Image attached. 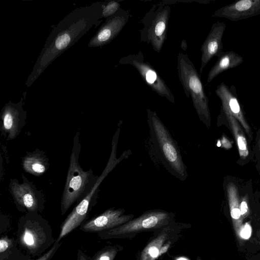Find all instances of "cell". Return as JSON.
Segmentation results:
<instances>
[{"mask_svg":"<svg viewBox=\"0 0 260 260\" xmlns=\"http://www.w3.org/2000/svg\"><path fill=\"white\" fill-rule=\"evenodd\" d=\"M103 3L76 8L52 29L39 55L26 85L29 87L49 65L81 38L102 18Z\"/></svg>","mask_w":260,"mask_h":260,"instance_id":"1","label":"cell"},{"mask_svg":"<svg viewBox=\"0 0 260 260\" xmlns=\"http://www.w3.org/2000/svg\"><path fill=\"white\" fill-rule=\"evenodd\" d=\"M147 115L149 140L156 157L172 175L185 180L188 177L187 167L176 141L155 111L147 109Z\"/></svg>","mask_w":260,"mask_h":260,"instance_id":"2","label":"cell"},{"mask_svg":"<svg viewBox=\"0 0 260 260\" xmlns=\"http://www.w3.org/2000/svg\"><path fill=\"white\" fill-rule=\"evenodd\" d=\"M56 240L48 222L38 212H27L19 219L16 241L28 257L41 256Z\"/></svg>","mask_w":260,"mask_h":260,"instance_id":"3","label":"cell"},{"mask_svg":"<svg viewBox=\"0 0 260 260\" xmlns=\"http://www.w3.org/2000/svg\"><path fill=\"white\" fill-rule=\"evenodd\" d=\"M81 148L79 133L77 132L74 139L69 167L60 201L62 215L75 203L81 200L86 195L98 177L94 175L91 169L85 171L80 166L79 157Z\"/></svg>","mask_w":260,"mask_h":260,"instance_id":"4","label":"cell"},{"mask_svg":"<svg viewBox=\"0 0 260 260\" xmlns=\"http://www.w3.org/2000/svg\"><path fill=\"white\" fill-rule=\"evenodd\" d=\"M177 61L178 78L186 98L190 96L200 119L210 126L209 101L200 75L187 54L179 52Z\"/></svg>","mask_w":260,"mask_h":260,"instance_id":"5","label":"cell"},{"mask_svg":"<svg viewBox=\"0 0 260 260\" xmlns=\"http://www.w3.org/2000/svg\"><path fill=\"white\" fill-rule=\"evenodd\" d=\"M175 214L161 209L149 210L139 216L113 229L98 233L104 240L133 239L141 232H153L175 221Z\"/></svg>","mask_w":260,"mask_h":260,"instance_id":"6","label":"cell"},{"mask_svg":"<svg viewBox=\"0 0 260 260\" xmlns=\"http://www.w3.org/2000/svg\"><path fill=\"white\" fill-rule=\"evenodd\" d=\"M170 14L169 5L158 3L152 6L142 20L140 41L151 45L157 53L161 50L167 39Z\"/></svg>","mask_w":260,"mask_h":260,"instance_id":"7","label":"cell"},{"mask_svg":"<svg viewBox=\"0 0 260 260\" xmlns=\"http://www.w3.org/2000/svg\"><path fill=\"white\" fill-rule=\"evenodd\" d=\"M190 226L189 223L175 221L154 230L145 246L137 253L136 260H157L181 238L183 231Z\"/></svg>","mask_w":260,"mask_h":260,"instance_id":"8","label":"cell"},{"mask_svg":"<svg viewBox=\"0 0 260 260\" xmlns=\"http://www.w3.org/2000/svg\"><path fill=\"white\" fill-rule=\"evenodd\" d=\"M116 146H112L111 154L104 170L98 177L88 192L74 207L62 222L59 236L57 238L58 241H61L64 237L81 225L87 217L91 206L93 205V199L96 196L101 183L117 163V159L116 158Z\"/></svg>","mask_w":260,"mask_h":260,"instance_id":"9","label":"cell"},{"mask_svg":"<svg viewBox=\"0 0 260 260\" xmlns=\"http://www.w3.org/2000/svg\"><path fill=\"white\" fill-rule=\"evenodd\" d=\"M119 63L135 67L144 82L153 91L171 103H175V97L170 89L156 70L145 60L142 52L122 57L119 60Z\"/></svg>","mask_w":260,"mask_h":260,"instance_id":"10","label":"cell"},{"mask_svg":"<svg viewBox=\"0 0 260 260\" xmlns=\"http://www.w3.org/2000/svg\"><path fill=\"white\" fill-rule=\"evenodd\" d=\"M22 182L11 179L9 190L19 210L41 212L44 208L45 199L36 185L22 174Z\"/></svg>","mask_w":260,"mask_h":260,"instance_id":"11","label":"cell"},{"mask_svg":"<svg viewBox=\"0 0 260 260\" xmlns=\"http://www.w3.org/2000/svg\"><path fill=\"white\" fill-rule=\"evenodd\" d=\"M26 117L22 100L17 103L9 102L6 104L1 113V135L7 140L15 139L25 125Z\"/></svg>","mask_w":260,"mask_h":260,"instance_id":"12","label":"cell"},{"mask_svg":"<svg viewBox=\"0 0 260 260\" xmlns=\"http://www.w3.org/2000/svg\"><path fill=\"white\" fill-rule=\"evenodd\" d=\"M131 16L129 11L120 8L105 22L89 41V47H101L111 42L121 32Z\"/></svg>","mask_w":260,"mask_h":260,"instance_id":"13","label":"cell"},{"mask_svg":"<svg viewBox=\"0 0 260 260\" xmlns=\"http://www.w3.org/2000/svg\"><path fill=\"white\" fill-rule=\"evenodd\" d=\"M122 208H110L81 225L85 232L99 233L121 225L134 218L133 214H125Z\"/></svg>","mask_w":260,"mask_h":260,"instance_id":"14","label":"cell"},{"mask_svg":"<svg viewBox=\"0 0 260 260\" xmlns=\"http://www.w3.org/2000/svg\"><path fill=\"white\" fill-rule=\"evenodd\" d=\"M259 15L260 0H240L219 8L212 16L236 21Z\"/></svg>","mask_w":260,"mask_h":260,"instance_id":"15","label":"cell"},{"mask_svg":"<svg viewBox=\"0 0 260 260\" xmlns=\"http://www.w3.org/2000/svg\"><path fill=\"white\" fill-rule=\"evenodd\" d=\"M226 25L223 22L212 24L210 30L201 47L202 52L200 73L201 74L207 64L214 56L218 57L222 52V39Z\"/></svg>","mask_w":260,"mask_h":260,"instance_id":"16","label":"cell"},{"mask_svg":"<svg viewBox=\"0 0 260 260\" xmlns=\"http://www.w3.org/2000/svg\"><path fill=\"white\" fill-rule=\"evenodd\" d=\"M215 93L222 104V110L234 117L242 126L249 138L252 137V132L248 123L246 120L240 103L234 94L224 83L217 86Z\"/></svg>","mask_w":260,"mask_h":260,"instance_id":"17","label":"cell"},{"mask_svg":"<svg viewBox=\"0 0 260 260\" xmlns=\"http://www.w3.org/2000/svg\"><path fill=\"white\" fill-rule=\"evenodd\" d=\"M22 166L26 172L40 176L49 169V158L45 152L37 148L32 152H27L22 157Z\"/></svg>","mask_w":260,"mask_h":260,"instance_id":"18","label":"cell"},{"mask_svg":"<svg viewBox=\"0 0 260 260\" xmlns=\"http://www.w3.org/2000/svg\"><path fill=\"white\" fill-rule=\"evenodd\" d=\"M243 62V58L233 51H223L218 57L214 65L210 69L207 76V82L209 83L224 71L239 66Z\"/></svg>","mask_w":260,"mask_h":260,"instance_id":"19","label":"cell"},{"mask_svg":"<svg viewBox=\"0 0 260 260\" xmlns=\"http://www.w3.org/2000/svg\"><path fill=\"white\" fill-rule=\"evenodd\" d=\"M227 197L235 231L239 235L241 228L243 217L240 210V199L238 187L233 182H230L226 186Z\"/></svg>","mask_w":260,"mask_h":260,"instance_id":"20","label":"cell"},{"mask_svg":"<svg viewBox=\"0 0 260 260\" xmlns=\"http://www.w3.org/2000/svg\"><path fill=\"white\" fill-rule=\"evenodd\" d=\"M29 257L19 248L16 240L7 236L0 239V260H26Z\"/></svg>","mask_w":260,"mask_h":260,"instance_id":"21","label":"cell"},{"mask_svg":"<svg viewBox=\"0 0 260 260\" xmlns=\"http://www.w3.org/2000/svg\"><path fill=\"white\" fill-rule=\"evenodd\" d=\"M223 112L235 139L239 155L242 159H245L249 154V151L246 139L241 127V125L232 115L226 111Z\"/></svg>","mask_w":260,"mask_h":260,"instance_id":"22","label":"cell"},{"mask_svg":"<svg viewBox=\"0 0 260 260\" xmlns=\"http://www.w3.org/2000/svg\"><path fill=\"white\" fill-rule=\"evenodd\" d=\"M123 249L118 244L106 246L95 253L90 260H114L117 253Z\"/></svg>","mask_w":260,"mask_h":260,"instance_id":"23","label":"cell"},{"mask_svg":"<svg viewBox=\"0 0 260 260\" xmlns=\"http://www.w3.org/2000/svg\"><path fill=\"white\" fill-rule=\"evenodd\" d=\"M120 8V4L117 1H110L103 4L102 18H107L115 14Z\"/></svg>","mask_w":260,"mask_h":260,"instance_id":"24","label":"cell"},{"mask_svg":"<svg viewBox=\"0 0 260 260\" xmlns=\"http://www.w3.org/2000/svg\"><path fill=\"white\" fill-rule=\"evenodd\" d=\"M62 243V241H58L56 239L53 246L47 252H46L41 256L38 257L37 259L32 260H50L53 257L55 253L60 247V246L61 245ZM26 260L32 259H28Z\"/></svg>","mask_w":260,"mask_h":260,"instance_id":"25","label":"cell"},{"mask_svg":"<svg viewBox=\"0 0 260 260\" xmlns=\"http://www.w3.org/2000/svg\"><path fill=\"white\" fill-rule=\"evenodd\" d=\"M240 210L243 218L248 215L249 210L248 207V196L247 194L243 197L240 201Z\"/></svg>","mask_w":260,"mask_h":260,"instance_id":"26","label":"cell"},{"mask_svg":"<svg viewBox=\"0 0 260 260\" xmlns=\"http://www.w3.org/2000/svg\"><path fill=\"white\" fill-rule=\"evenodd\" d=\"M251 227L248 223H246L242 226L239 231V236L244 239H248L251 235Z\"/></svg>","mask_w":260,"mask_h":260,"instance_id":"27","label":"cell"},{"mask_svg":"<svg viewBox=\"0 0 260 260\" xmlns=\"http://www.w3.org/2000/svg\"><path fill=\"white\" fill-rule=\"evenodd\" d=\"M198 2V3H202V4H208L210 2V1H162L160 2H159L160 3L162 4H164V5H171V4H173V3H174V4H176L177 3H182V2H184V3H191V2Z\"/></svg>","mask_w":260,"mask_h":260,"instance_id":"28","label":"cell"},{"mask_svg":"<svg viewBox=\"0 0 260 260\" xmlns=\"http://www.w3.org/2000/svg\"><path fill=\"white\" fill-rule=\"evenodd\" d=\"M77 260H90V258L81 250H79L77 253Z\"/></svg>","mask_w":260,"mask_h":260,"instance_id":"29","label":"cell"},{"mask_svg":"<svg viewBox=\"0 0 260 260\" xmlns=\"http://www.w3.org/2000/svg\"><path fill=\"white\" fill-rule=\"evenodd\" d=\"M181 47L183 50H186L187 48V44L186 41L183 40L181 43Z\"/></svg>","mask_w":260,"mask_h":260,"instance_id":"30","label":"cell"},{"mask_svg":"<svg viewBox=\"0 0 260 260\" xmlns=\"http://www.w3.org/2000/svg\"><path fill=\"white\" fill-rule=\"evenodd\" d=\"M258 145L259 149V151H260V136H259V140H258Z\"/></svg>","mask_w":260,"mask_h":260,"instance_id":"31","label":"cell"},{"mask_svg":"<svg viewBox=\"0 0 260 260\" xmlns=\"http://www.w3.org/2000/svg\"><path fill=\"white\" fill-rule=\"evenodd\" d=\"M197 260H202V259L199 256H198L197 258Z\"/></svg>","mask_w":260,"mask_h":260,"instance_id":"32","label":"cell"}]
</instances>
